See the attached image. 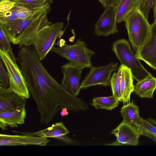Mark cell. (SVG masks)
I'll return each instance as SVG.
<instances>
[{"label":"cell","instance_id":"cell-5","mask_svg":"<svg viewBox=\"0 0 156 156\" xmlns=\"http://www.w3.org/2000/svg\"><path fill=\"white\" fill-rule=\"evenodd\" d=\"M63 23L59 22L43 27L40 29L29 43L33 46L41 61L44 60L54 47L56 40L60 37Z\"/></svg>","mask_w":156,"mask_h":156},{"label":"cell","instance_id":"cell-17","mask_svg":"<svg viewBox=\"0 0 156 156\" xmlns=\"http://www.w3.org/2000/svg\"><path fill=\"white\" fill-rule=\"evenodd\" d=\"M49 12L44 14L39 19L29 26L22 34L16 41L15 45L19 47L28 46L30 42L37 32L41 28L52 23L48 18Z\"/></svg>","mask_w":156,"mask_h":156},{"label":"cell","instance_id":"cell-22","mask_svg":"<svg viewBox=\"0 0 156 156\" xmlns=\"http://www.w3.org/2000/svg\"><path fill=\"white\" fill-rule=\"evenodd\" d=\"M120 101L113 96L98 97L93 98L90 105L97 109L112 110L118 106Z\"/></svg>","mask_w":156,"mask_h":156},{"label":"cell","instance_id":"cell-8","mask_svg":"<svg viewBox=\"0 0 156 156\" xmlns=\"http://www.w3.org/2000/svg\"><path fill=\"white\" fill-rule=\"evenodd\" d=\"M118 65L117 63L112 62L107 65L92 66L81 82V89L97 85L110 86L111 76L118 69Z\"/></svg>","mask_w":156,"mask_h":156},{"label":"cell","instance_id":"cell-7","mask_svg":"<svg viewBox=\"0 0 156 156\" xmlns=\"http://www.w3.org/2000/svg\"><path fill=\"white\" fill-rule=\"evenodd\" d=\"M51 9L50 5H47L26 19L0 23V26L8 36L11 43L15 44L20 35L29 26L45 13L49 12Z\"/></svg>","mask_w":156,"mask_h":156},{"label":"cell","instance_id":"cell-37","mask_svg":"<svg viewBox=\"0 0 156 156\" xmlns=\"http://www.w3.org/2000/svg\"><path fill=\"white\" fill-rule=\"evenodd\" d=\"M156 3V0H155V2H154V4L155 3Z\"/></svg>","mask_w":156,"mask_h":156},{"label":"cell","instance_id":"cell-33","mask_svg":"<svg viewBox=\"0 0 156 156\" xmlns=\"http://www.w3.org/2000/svg\"><path fill=\"white\" fill-rule=\"evenodd\" d=\"M68 109L66 108H64L61 111L60 115L62 116H67L68 115L69 113Z\"/></svg>","mask_w":156,"mask_h":156},{"label":"cell","instance_id":"cell-30","mask_svg":"<svg viewBox=\"0 0 156 156\" xmlns=\"http://www.w3.org/2000/svg\"><path fill=\"white\" fill-rule=\"evenodd\" d=\"M155 0H144L141 11L147 19L151 9L153 8Z\"/></svg>","mask_w":156,"mask_h":156},{"label":"cell","instance_id":"cell-27","mask_svg":"<svg viewBox=\"0 0 156 156\" xmlns=\"http://www.w3.org/2000/svg\"><path fill=\"white\" fill-rule=\"evenodd\" d=\"M16 3L34 8H41L53 3V0H9Z\"/></svg>","mask_w":156,"mask_h":156},{"label":"cell","instance_id":"cell-9","mask_svg":"<svg viewBox=\"0 0 156 156\" xmlns=\"http://www.w3.org/2000/svg\"><path fill=\"white\" fill-rule=\"evenodd\" d=\"M95 24L94 33L98 36L108 37L119 32L116 20L117 7L109 5Z\"/></svg>","mask_w":156,"mask_h":156},{"label":"cell","instance_id":"cell-28","mask_svg":"<svg viewBox=\"0 0 156 156\" xmlns=\"http://www.w3.org/2000/svg\"><path fill=\"white\" fill-rule=\"evenodd\" d=\"M3 62L0 60V86L7 88L9 86V77L3 65Z\"/></svg>","mask_w":156,"mask_h":156},{"label":"cell","instance_id":"cell-14","mask_svg":"<svg viewBox=\"0 0 156 156\" xmlns=\"http://www.w3.org/2000/svg\"><path fill=\"white\" fill-rule=\"evenodd\" d=\"M137 58L156 70V21L151 25L148 39L138 53Z\"/></svg>","mask_w":156,"mask_h":156},{"label":"cell","instance_id":"cell-20","mask_svg":"<svg viewBox=\"0 0 156 156\" xmlns=\"http://www.w3.org/2000/svg\"><path fill=\"white\" fill-rule=\"evenodd\" d=\"M156 89V78L152 76L137 82L134 86V91L141 98H152Z\"/></svg>","mask_w":156,"mask_h":156},{"label":"cell","instance_id":"cell-12","mask_svg":"<svg viewBox=\"0 0 156 156\" xmlns=\"http://www.w3.org/2000/svg\"><path fill=\"white\" fill-rule=\"evenodd\" d=\"M15 133L32 136L52 138L66 144L73 145L75 141L67 135L70 133L62 122H57L48 128L34 132H23L12 131Z\"/></svg>","mask_w":156,"mask_h":156},{"label":"cell","instance_id":"cell-35","mask_svg":"<svg viewBox=\"0 0 156 156\" xmlns=\"http://www.w3.org/2000/svg\"><path fill=\"white\" fill-rule=\"evenodd\" d=\"M99 2H101V4H103V2H102V0H98Z\"/></svg>","mask_w":156,"mask_h":156},{"label":"cell","instance_id":"cell-16","mask_svg":"<svg viewBox=\"0 0 156 156\" xmlns=\"http://www.w3.org/2000/svg\"><path fill=\"white\" fill-rule=\"evenodd\" d=\"M27 99L0 87V112L15 109L26 106Z\"/></svg>","mask_w":156,"mask_h":156},{"label":"cell","instance_id":"cell-11","mask_svg":"<svg viewBox=\"0 0 156 156\" xmlns=\"http://www.w3.org/2000/svg\"><path fill=\"white\" fill-rule=\"evenodd\" d=\"M83 68L76 67L69 62L62 66L63 77L61 84L67 90L75 96H77L81 90L80 81Z\"/></svg>","mask_w":156,"mask_h":156},{"label":"cell","instance_id":"cell-25","mask_svg":"<svg viewBox=\"0 0 156 156\" xmlns=\"http://www.w3.org/2000/svg\"><path fill=\"white\" fill-rule=\"evenodd\" d=\"M121 70L119 67L118 72H114L111 76L110 86L112 95L121 101V95L120 89Z\"/></svg>","mask_w":156,"mask_h":156},{"label":"cell","instance_id":"cell-36","mask_svg":"<svg viewBox=\"0 0 156 156\" xmlns=\"http://www.w3.org/2000/svg\"><path fill=\"white\" fill-rule=\"evenodd\" d=\"M4 0H0V2H1Z\"/></svg>","mask_w":156,"mask_h":156},{"label":"cell","instance_id":"cell-31","mask_svg":"<svg viewBox=\"0 0 156 156\" xmlns=\"http://www.w3.org/2000/svg\"><path fill=\"white\" fill-rule=\"evenodd\" d=\"M14 2L9 0H5L0 2V12L7 11L13 6Z\"/></svg>","mask_w":156,"mask_h":156},{"label":"cell","instance_id":"cell-15","mask_svg":"<svg viewBox=\"0 0 156 156\" xmlns=\"http://www.w3.org/2000/svg\"><path fill=\"white\" fill-rule=\"evenodd\" d=\"M26 106L15 109L0 112V127L3 130L7 127L16 128L25 123L26 113Z\"/></svg>","mask_w":156,"mask_h":156},{"label":"cell","instance_id":"cell-6","mask_svg":"<svg viewBox=\"0 0 156 156\" xmlns=\"http://www.w3.org/2000/svg\"><path fill=\"white\" fill-rule=\"evenodd\" d=\"M0 57L9 76L8 90L27 99H29L30 92L21 69L1 46L0 48Z\"/></svg>","mask_w":156,"mask_h":156},{"label":"cell","instance_id":"cell-32","mask_svg":"<svg viewBox=\"0 0 156 156\" xmlns=\"http://www.w3.org/2000/svg\"><path fill=\"white\" fill-rule=\"evenodd\" d=\"M121 0H102L103 6L105 7L109 5H114L117 6Z\"/></svg>","mask_w":156,"mask_h":156},{"label":"cell","instance_id":"cell-29","mask_svg":"<svg viewBox=\"0 0 156 156\" xmlns=\"http://www.w3.org/2000/svg\"><path fill=\"white\" fill-rule=\"evenodd\" d=\"M41 8H34L27 6L19 11L17 15L18 19H26L32 15L34 13L40 9Z\"/></svg>","mask_w":156,"mask_h":156},{"label":"cell","instance_id":"cell-1","mask_svg":"<svg viewBox=\"0 0 156 156\" xmlns=\"http://www.w3.org/2000/svg\"><path fill=\"white\" fill-rule=\"evenodd\" d=\"M19 47L17 61L36 104L41 123L48 124L64 108L76 112L88 108L83 100L67 90L49 74L33 46Z\"/></svg>","mask_w":156,"mask_h":156},{"label":"cell","instance_id":"cell-18","mask_svg":"<svg viewBox=\"0 0 156 156\" xmlns=\"http://www.w3.org/2000/svg\"><path fill=\"white\" fill-rule=\"evenodd\" d=\"M119 67L121 70V101L125 104L130 101L131 94L134 91L133 78L129 69L122 65Z\"/></svg>","mask_w":156,"mask_h":156},{"label":"cell","instance_id":"cell-19","mask_svg":"<svg viewBox=\"0 0 156 156\" xmlns=\"http://www.w3.org/2000/svg\"><path fill=\"white\" fill-rule=\"evenodd\" d=\"M144 0H121L117 7V23L122 22L135 8L141 10Z\"/></svg>","mask_w":156,"mask_h":156},{"label":"cell","instance_id":"cell-34","mask_svg":"<svg viewBox=\"0 0 156 156\" xmlns=\"http://www.w3.org/2000/svg\"><path fill=\"white\" fill-rule=\"evenodd\" d=\"M153 8L154 12V21H156V3L154 5Z\"/></svg>","mask_w":156,"mask_h":156},{"label":"cell","instance_id":"cell-13","mask_svg":"<svg viewBox=\"0 0 156 156\" xmlns=\"http://www.w3.org/2000/svg\"><path fill=\"white\" fill-rule=\"evenodd\" d=\"M50 140L48 138L23 134L9 135L0 134V146H23L37 145L44 146Z\"/></svg>","mask_w":156,"mask_h":156},{"label":"cell","instance_id":"cell-3","mask_svg":"<svg viewBox=\"0 0 156 156\" xmlns=\"http://www.w3.org/2000/svg\"><path fill=\"white\" fill-rule=\"evenodd\" d=\"M112 51L121 64L129 69L133 78L137 82L152 76L143 66L130 47L129 42L125 39L118 40L112 44Z\"/></svg>","mask_w":156,"mask_h":156},{"label":"cell","instance_id":"cell-10","mask_svg":"<svg viewBox=\"0 0 156 156\" xmlns=\"http://www.w3.org/2000/svg\"><path fill=\"white\" fill-rule=\"evenodd\" d=\"M111 133L115 136L116 140L114 142L105 145L136 146L139 143L140 135L134 125L122 121L112 130Z\"/></svg>","mask_w":156,"mask_h":156},{"label":"cell","instance_id":"cell-21","mask_svg":"<svg viewBox=\"0 0 156 156\" xmlns=\"http://www.w3.org/2000/svg\"><path fill=\"white\" fill-rule=\"evenodd\" d=\"M120 113L122 117L123 122L136 126L140 123L142 119L140 115L139 107L133 101H129L123 105Z\"/></svg>","mask_w":156,"mask_h":156},{"label":"cell","instance_id":"cell-2","mask_svg":"<svg viewBox=\"0 0 156 156\" xmlns=\"http://www.w3.org/2000/svg\"><path fill=\"white\" fill-rule=\"evenodd\" d=\"M132 49L137 54L149 35L151 25L141 10L134 9L124 21Z\"/></svg>","mask_w":156,"mask_h":156},{"label":"cell","instance_id":"cell-26","mask_svg":"<svg viewBox=\"0 0 156 156\" xmlns=\"http://www.w3.org/2000/svg\"><path fill=\"white\" fill-rule=\"evenodd\" d=\"M11 43L9 37L2 27L0 26V46L4 49L14 62L17 64L16 58L13 51L11 46Z\"/></svg>","mask_w":156,"mask_h":156},{"label":"cell","instance_id":"cell-4","mask_svg":"<svg viewBox=\"0 0 156 156\" xmlns=\"http://www.w3.org/2000/svg\"><path fill=\"white\" fill-rule=\"evenodd\" d=\"M51 51L65 58L74 66L84 68L93 66L91 59L95 52L89 49L80 39H77L73 44L53 47Z\"/></svg>","mask_w":156,"mask_h":156},{"label":"cell","instance_id":"cell-24","mask_svg":"<svg viewBox=\"0 0 156 156\" xmlns=\"http://www.w3.org/2000/svg\"><path fill=\"white\" fill-rule=\"evenodd\" d=\"M27 6L14 2L13 6L9 10L0 12V23L18 19L17 15L19 11Z\"/></svg>","mask_w":156,"mask_h":156},{"label":"cell","instance_id":"cell-23","mask_svg":"<svg viewBox=\"0 0 156 156\" xmlns=\"http://www.w3.org/2000/svg\"><path fill=\"white\" fill-rule=\"evenodd\" d=\"M136 127L140 136H147L156 142V126L148 120L142 118Z\"/></svg>","mask_w":156,"mask_h":156}]
</instances>
